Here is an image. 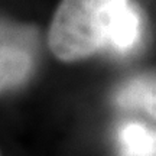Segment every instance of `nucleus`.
Segmentation results:
<instances>
[{
    "label": "nucleus",
    "instance_id": "f257e3e1",
    "mask_svg": "<svg viewBox=\"0 0 156 156\" xmlns=\"http://www.w3.org/2000/svg\"><path fill=\"white\" fill-rule=\"evenodd\" d=\"M130 0H61L48 29V46L62 62L87 59L108 46L114 22Z\"/></svg>",
    "mask_w": 156,
    "mask_h": 156
},
{
    "label": "nucleus",
    "instance_id": "f03ea898",
    "mask_svg": "<svg viewBox=\"0 0 156 156\" xmlns=\"http://www.w3.org/2000/svg\"><path fill=\"white\" fill-rule=\"evenodd\" d=\"M38 30L0 17V94L22 85L35 69Z\"/></svg>",
    "mask_w": 156,
    "mask_h": 156
},
{
    "label": "nucleus",
    "instance_id": "7ed1b4c3",
    "mask_svg": "<svg viewBox=\"0 0 156 156\" xmlns=\"http://www.w3.org/2000/svg\"><path fill=\"white\" fill-rule=\"evenodd\" d=\"M114 101L122 108L145 113L156 120V71H145L127 78L116 90Z\"/></svg>",
    "mask_w": 156,
    "mask_h": 156
},
{
    "label": "nucleus",
    "instance_id": "20e7f679",
    "mask_svg": "<svg viewBox=\"0 0 156 156\" xmlns=\"http://www.w3.org/2000/svg\"><path fill=\"white\" fill-rule=\"evenodd\" d=\"M120 156H156V129L142 123H124L117 132Z\"/></svg>",
    "mask_w": 156,
    "mask_h": 156
},
{
    "label": "nucleus",
    "instance_id": "39448f33",
    "mask_svg": "<svg viewBox=\"0 0 156 156\" xmlns=\"http://www.w3.org/2000/svg\"><path fill=\"white\" fill-rule=\"evenodd\" d=\"M142 35V19L136 6L130 2L114 22L108 38V48L117 52H129L139 44Z\"/></svg>",
    "mask_w": 156,
    "mask_h": 156
}]
</instances>
